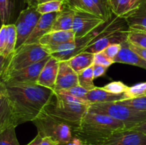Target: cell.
<instances>
[{"mask_svg":"<svg viewBox=\"0 0 146 145\" xmlns=\"http://www.w3.org/2000/svg\"><path fill=\"white\" fill-rule=\"evenodd\" d=\"M17 126L32 122L44 109L54 90L38 84H5Z\"/></svg>","mask_w":146,"mask_h":145,"instance_id":"obj_1","label":"cell"},{"mask_svg":"<svg viewBox=\"0 0 146 145\" xmlns=\"http://www.w3.org/2000/svg\"><path fill=\"white\" fill-rule=\"evenodd\" d=\"M126 129L121 121L88 109L74 136L81 145H101L114 133Z\"/></svg>","mask_w":146,"mask_h":145,"instance_id":"obj_2","label":"cell"},{"mask_svg":"<svg viewBox=\"0 0 146 145\" xmlns=\"http://www.w3.org/2000/svg\"><path fill=\"white\" fill-rule=\"evenodd\" d=\"M90 105L84 100L54 92L43 110L68 123L74 132L79 127Z\"/></svg>","mask_w":146,"mask_h":145,"instance_id":"obj_3","label":"cell"},{"mask_svg":"<svg viewBox=\"0 0 146 145\" xmlns=\"http://www.w3.org/2000/svg\"><path fill=\"white\" fill-rule=\"evenodd\" d=\"M32 122L43 138L51 137L59 145H70L76 139L71 126L62 119L48 115L45 111H41Z\"/></svg>","mask_w":146,"mask_h":145,"instance_id":"obj_4","label":"cell"},{"mask_svg":"<svg viewBox=\"0 0 146 145\" xmlns=\"http://www.w3.org/2000/svg\"><path fill=\"white\" fill-rule=\"evenodd\" d=\"M50 55L42 45L38 44H24L15 49L11 55L8 56L4 72L0 81L13 72L20 71L29 65L42 61Z\"/></svg>","mask_w":146,"mask_h":145,"instance_id":"obj_5","label":"cell"},{"mask_svg":"<svg viewBox=\"0 0 146 145\" xmlns=\"http://www.w3.org/2000/svg\"><path fill=\"white\" fill-rule=\"evenodd\" d=\"M89 110L121 121L126 129H132L146 120V111H141L116 102L91 104Z\"/></svg>","mask_w":146,"mask_h":145,"instance_id":"obj_6","label":"cell"},{"mask_svg":"<svg viewBox=\"0 0 146 145\" xmlns=\"http://www.w3.org/2000/svg\"><path fill=\"white\" fill-rule=\"evenodd\" d=\"M51 55H48L42 61L29 65L20 71H16L4 78L1 82L5 84H35L37 82L41 70L50 59Z\"/></svg>","mask_w":146,"mask_h":145,"instance_id":"obj_7","label":"cell"},{"mask_svg":"<svg viewBox=\"0 0 146 145\" xmlns=\"http://www.w3.org/2000/svg\"><path fill=\"white\" fill-rule=\"evenodd\" d=\"M105 22L106 21L104 18L95 14L76 11L71 30L75 34V38H81Z\"/></svg>","mask_w":146,"mask_h":145,"instance_id":"obj_8","label":"cell"},{"mask_svg":"<svg viewBox=\"0 0 146 145\" xmlns=\"http://www.w3.org/2000/svg\"><path fill=\"white\" fill-rule=\"evenodd\" d=\"M128 31L129 29H119L112 31L90 43L84 51L95 54L103 51L110 45L115 44H121L128 40Z\"/></svg>","mask_w":146,"mask_h":145,"instance_id":"obj_9","label":"cell"},{"mask_svg":"<svg viewBox=\"0 0 146 145\" xmlns=\"http://www.w3.org/2000/svg\"><path fill=\"white\" fill-rule=\"evenodd\" d=\"M101 145H146V134L132 129H123L114 133Z\"/></svg>","mask_w":146,"mask_h":145,"instance_id":"obj_10","label":"cell"},{"mask_svg":"<svg viewBox=\"0 0 146 145\" xmlns=\"http://www.w3.org/2000/svg\"><path fill=\"white\" fill-rule=\"evenodd\" d=\"M78 85V73L70 66L67 61H60L54 92L70 89Z\"/></svg>","mask_w":146,"mask_h":145,"instance_id":"obj_11","label":"cell"},{"mask_svg":"<svg viewBox=\"0 0 146 145\" xmlns=\"http://www.w3.org/2000/svg\"><path fill=\"white\" fill-rule=\"evenodd\" d=\"M58 12H54L41 14L38 23L34 27V30L25 44H38L39 42L40 38L43 36L51 31L56 17L58 15Z\"/></svg>","mask_w":146,"mask_h":145,"instance_id":"obj_12","label":"cell"},{"mask_svg":"<svg viewBox=\"0 0 146 145\" xmlns=\"http://www.w3.org/2000/svg\"><path fill=\"white\" fill-rule=\"evenodd\" d=\"M60 61L51 56L41 70L37 84L54 90Z\"/></svg>","mask_w":146,"mask_h":145,"instance_id":"obj_13","label":"cell"},{"mask_svg":"<svg viewBox=\"0 0 146 145\" xmlns=\"http://www.w3.org/2000/svg\"><path fill=\"white\" fill-rule=\"evenodd\" d=\"M121 45V50L113 60L114 63H118L129 64L146 70V61L143 59L138 53L130 48L128 40L122 43Z\"/></svg>","mask_w":146,"mask_h":145,"instance_id":"obj_14","label":"cell"},{"mask_svg":"<svg viewBox=\"0 0 146 145\" xmlns=\"http://www.w3.org/2000/svg\"><path fill=\"white\" fill-rule=\"evenodd\" d=\"M128 99L125 92L121 94H114L108 92L103 88L96 87L94 89L88 90L86 97V100L90 104L102 103V102H118L123 100Z\"/></svg>","mask_w":146,"mask_h":145,"instance_id":"obj_15","label":"cell"},{"mask_svg":"<svg viewBox=\"0 0 146 145\" xmlns=\"http://www.w3.org/2000/svg\"><path fill=\"white\" fill-rule=\"evenodd\" d=\"M11 126L17 127L12 105L7 94L0 96V132Z\"/></svg>","mask_w":146,"mask_h":145,"instance_id":"obj_16","label":"cell"},{"mask_svg":"<svg viewBox=\"0 0 146 145\" xmlns=\"http://www.w3.org/2000/svg\"><path fill=\"white\" fill-rule=\"evenodd\" d=\"M124 18L129 30L146 31V0H141L139 6Z\"/></svg>","mask_w":146,"mask_h":145,"instance_id":"obj_17","label":"cell"},{"mask_svg":"<svg viewBox=\"0 0 146 145\" xmlns=\"http://www.w3.org/2000/svg\"><path fill=\"white\" fill-rule=\"evenodd\" d=\"M75 38V34L72 30L69 31H51L43 36L39 40V44L44 47L55 46Z\"/></svg>","mask_w":146,"mask_h":145,"instance_id":"obj_18","label":"cell"},{"mask_svg":"<svg viewBox=\"0 0 146 145\" xmlns=\"http://www.w3.org/2000/svg\"><path fill=\"white\" fill-rule=\"evenodd\" d=\"M141 0H108L113 14L124 18L139 6Z\"/></svg>","mask_w":146,"mask_h":145,"instance_id":"obj_19","label":"cell"},{"mask_svg":"<svg viewBox=\"0 0 146 145\" xmlns=\"http://www.w3.org/2000/svg\"><path fill=\"white\" fill-rule=\"evenodd\" d=\"M75 12L74 10L64 7L62 11L58 13L51 31H69L72 29Z\"/></svg>","mask_w":146,"mask_h":145,"instance_id":"obj_20","label":"cell"},{"mask_svg":"<svg viewBox=\"0 0 146 145\" xmlns=\"http://www.w3.org/2000/svg\"><path fill=\"white\" fill-rule=\"evenodd\" d=\"M64 7L75 11H83L95 14L104 18L102 13L93 0H64Z\"/></svg>","mask_w":146,"mask_h":145,"instance_id":"obj_21","label":"cell"},{"mask_svg":"<svg viewBox=\"0 0 146 145\" xmlns=\"http://www.w3.org/2000/svg\"><path fill=\"white\" fill-rule=\"evenodd\" d=\"M70 66L75 72L78 73L83 70L88 68L94 63V54L91 53L83 52L79 53L67 61Z\"/></svg>","mask_w":146,"mask_h":145,"instance_id":"obj_22","label":"cell"},{"mask_svg":"<svg viewBox=\"0 0 146 145\" xmlns=\"http://www.w3.org/2000/svg\"><path fill=\"white\" fill-rule=\"evenodd\" d=\"M78 83L80 86L87 90H91L96 88L94 83V67L93 65L83 70L78 73Z\"/></svg>","mask_w":146,"mask_h":145,"instance_id":"obj_23","label":"cell"},{"mask_svg":"<svg viewBox=\"0 0 146 145\" xmlns=\"http://www.w3.org/2000/svg\"><path fill=\"white\" fill-rule=\"evenodd\" d=\"M17 44V29L14 24H7V45L3 52V55L6 57L9 56L14 52Z\"/></svg>","mask_w":146,"mask_h":145,"instance_id":"obj_24","label":"cell"},{"mask_svg":"<svg viewBox=\"0 0 146 145\" xmlns=\"http://www.w3.org/2000/svg\"><path fill=\"white\" fill-rule=\"evenodd\" d=\"M64 7V0H53L40 3L37 5L36 10L41 14L60 12Z\"/></svg>","mask_w":146,"mask_h":145,"instance_id":"obj_25","label":"cell"},{"mask_svg":"<svg viewBox=\"0 0 146 145\" xmlns=\"http://www.w3.org/2000/svg\"><path fill=\"white\" fill-rule=\"evenodd\" d=\"M13 0H0V25L9 24L13 11Z\"/></svg>","mask_w":146,"mask_h":145,"instance_id":"obj_26","label":"cell"},{"mask_svg":"<svg viewBox=\"0 0 146 145\" xmlns=\"http://www.w3.org/2000/svg\"><path fill=\"white\" fill-rule=\"evenodd\" d=\"M16 127L11 126L0 132V145H20L17 138Z\"/></svg>","mask_w":146,"mask_h":145,"instance_id":"obj_27","label":"cell"},{"mask_svg":"<svg viewBox=\"0 0 146 145\" xmlns=\"http://www.w3.org/2000/svg\"><path fill=\"white\" fill-rule=\"evenodd\" d=\"M128 41L133 45L146 48V31L129 30Z\"/></svg>","mask_w":146,"mask_h":145,"instance_id":"obj_28","label":"cell"},{"mask_svg":"<svg viewBox=\"0 0 146 145\" xmlns=\"http://www.w3.org/2000/svg\"><path fill=\"white\" fill-rule=\"evenodd\" d=\"M117 103L131 107L133 109L141 111H146V95L132 99H126L118 101Z\"/></svg>","mask_w":146,"mask_h":145,"instance_id":"obj_29","label":"cell"},{"mask_svg":"<svg viewBox=\"0 0 146 145\" xmlns=\"http://www.w3.org/2000/svg\"><path fill=\"white\" fill-rule=\"evenodd\" d=\"M125 94L128 99L145 96L146 95V82L138 83L132 87H128Z\"/></svg>","mask_w":146,"mask_h":145,"instance_id":"obj_30","label":"cell"},{"mask_svg":"<svg viewBox=\"0 0 146 145\" xmlns=\"http://www.w3.org/2000/svg\"><path fill=\"white\" fill-rule=\"evenodd\" d=\"M87 92H88V90H86L85 88H82V87L80 86V85H77V86L73 87V88H70V89L63 90L58 92L57 93L70 95V96L75 97V98H79V99L84 100L86 101V97ZM90 105H91V104H90Z\"/></svg>","mask_w":146,"mask_h":145,"instance_id":"obj_31","label":"cell"},{"mask_svg":"<svg viewBox=\"0 0 146 145\" xmlns=\"http://www.w3.org/2000/svg\"><path fill=\"white\" fill-rule=\"evenodd\" d=\"M103 88L111 93L121 94L124 93L128 90V87L121 81H113L106 85Z\"/></svg>","mask_w":146,"mask_h":145,"instance_id":"obj_32","label":"cell"},{"mask_svg":"<svg viewBox=\"0 0 146 145\" xmlns=\"http://www.w3.org/2000/svg\"><path fill=\"white\" fill-rule=\"evenodd\" d=\"M94 63L104 65V66H106L108 68L110 65H111L114 63L112 60L110 59L106 55L104 51H101V52L94 54Z\"/></svg>","mask_w":146,"mask_h":145,"instance_id":"obj_33","label":"cell"},{"mask_svg":"<svg viewBox=\"0 0 146 145\" xmlns=\"http://www.w3.org/2000/svg\"><path fill=\"white\" fill-rule=\"evenodd\" d=\"M121 48V45L118 44H112V45H108V47L104 50V52L105 53L106 55L111 60L113 61L114 58H115L118 53H119L120 50Z\"/></svg>","mask_w":146,"mask_h":145,"instance_id":"obj_34","label":"cell"},{"mask_svg":"<svg viewBox=\"0 0 146 145\" xmlns=\"http://www.w3.org/2000/svg\"><path fill=\"white\" fill-rule=\"evenodd\" d=\"M7 24L1 26L0 28V53L2 54L7 45Z\"/></svg>","mask_w":146,"mask_h":145,"instance_id":"obj_35","label":"cell"},{"mask_svg":"<svg viewBox=\"0 0 146 145\" xmlns=\"http://www.w3.org/2000/svg\"><path fill=\"white\" fill-rule=\"evenodd\" d=\"M94 67V79L96 78H98L99 77L103 76L106 74V72L107 69H108V67L104 66V65H98V64L94 63L93 65Z\"/></svg>","mask_w":146,"mask_h":145,"instance_id":"obj_36","label":"cell"},{"mask_svg":"<svg viewBox=\"0 0 146 145\" xmlns=\"http://www.w3.org/2000/svg\"><path fill=\"white\" fill-rule=\"evenodd\" d=\"M128 44H129V47L133 50V51H135V52L136 53H138L143 59L146 61V48H141V47L133 45V44H131L129 41H128Z\"/></svg>","mask_w":146,"mask_h":145,"instance_id":"obj_37","label":"cell"},{"mask_svg":"<svg viewBox=\"0 0 146 145\" xmlns=\"http://www.w3.org/2000/svg\"><path fill=\"white\" fill-rule=\"evenodd\" d=\"M7 61H8V57L4 56L3 54L0 53V79H1V75L4 72Z\"/></svg>","mask_w":146,"mask_h":145,"instance_id":"obj_38","label":"cell"},{"mask_svg":"<svg viewBox=\"0 0 146 145\" xmlns=\"http://www.w3.org/2000/svg\"><path fill=\"white\" fill-rule=\"evenodd\" d=\"M41 145H59V144L51 137L46 136V137L43 138Z\"/></svg>","mask_w":146,"mask_h":145,"instance_id":"obj_39","label":"cell"},{"mask_svg":"<svg viewBox=\"0 0 146 145\" xmlns=\"http://www.w3.org/2000/svg\"><path fill=\"white\" fill-rule=\"evenodd\" d=\"M130 129H132V130H134V131H137V132H141V133H143L145 134H146V120L145 122H143V123L140 124V125H138V126L135 127Z\"/></svg>","mask_w":146,"mask_h":145,"instance_id":"obj_40","label":"cell"},{"mask_svg":"<svg viewBox=\"0 0 146 145\" xmlns=\"http://www.w3.org/2000/svg\"><path fill=\"white\" fill-rule=\"evenodd\" d=\"M42 140H43L42 136L38 133L36 136H35V138H34V139H33L30 143H29L27 145H41V142H42Z\"/></svg>","mask_w":146,"mask_h":145,"instance_id":"obj_41","label":"cell"},{"mask_svg":"<svg viewBox=\"0 0 146 145\" xmlns=\"http://www.w3.org/2000/svg\"><path fill=\"white\" fill-rule=\"evenodd\" d=\"M26 4H28L29 7H36L38 4V0H23Z\"/></svg>","mask_w":146,"mask_h":145,"instance_id":"obj_42","label":"cell"},{"mask_svg":"<svg viewBox=\"0 0 146 145\" xmlns=\"http://www.w3.org/2000/svg\"><path fill=\"white\" fill-rule=\"evenodd\" d=\"M4 94H7V88L4 82L0 81V96Z\"/></svg>","mask_w":146,"mask_h":145,"instance_id":"obj_43","label":"cell"},{"mask_svg":"<svg viewBox=\"0 0 146 145\" xmlns=\"http://www.w3.org/2000/svg\"><path fill=\"white\" fill-rule=\"evenodd\" d=\"M48 1H53V0H38V4H40V3H44Z\"/></svg>","mask_w":146,"mask_h":145,"instance_id":"obj_44","label":"cell"}]
</instances>
